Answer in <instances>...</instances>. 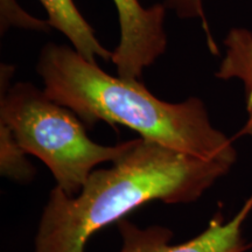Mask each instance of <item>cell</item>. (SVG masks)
<instances>
[{
    "instance_id": "cell-1",
    "label": "cell",
    "mask_w": 252,
    "mask_h": 252,
    "mask_svg": "<svg viewBox=\"0 0 252 252\" xmlns=\"http://www.w3.org/2000/svg\"><path fill=\"white\" fill-rule=\"evenodd\" d=\"M96 168L81 191L69 196L55 187L43 208L35 252H84L91 236L153 202L196 201L226 175L231 163L208 160L144 138L111 162Z\"/></svg>"
},
{
    "instance_id": "cell-2",
    "label": "cell",
    "mask_w": 252,
    "mask_h": 252,
    "mask_svg": "<svg viewBox=\"0 0 252 252\" xmlns=\"http://www.w3.org/2000/svg\"><path fill=\"white\" fill-rule=\"evenodd\" d=\"M36 69L47 96L76 113L87 127L99 122L123 125L144 139L203 159L231 165L237 160L232 140L212 125L200 98L159 99L139 80L111 76L64 45L43 47Z\"/></svg>"
},
{
    "instance_id": "cell-3",
    "label": "cell",
    "mask_w": 252,
    "mask_h": 252,
    "mask_svg": "<svg viewBox=\"0 0 252 252\" xmlns=\"http://www.w3.org/2000/svg\"><path fill=\"white\" fill-rule=\"evenodd\" d=\"M15 67H0V123L11 128L27 154L36 157L54 176L56 187L69 196L81 191L96 167L117 160L131 140L113 146L94 143L76 113L30 83L11 86Z\"/></svg>"
},
{
    "instance_id": "cell-4",
    "label": "cell",
    "mask_w": 252,
    "mask_h": 252,
    "mask_svg": "<svg viewBox=\"0 0 252 252\" xmlns=\"http://www.w3.org/2000/svg\"><path fill=\"white\" fill-rule=\"evenodd\" d=\"M252 212V194L231 220L217 213L196 237L171 244L173 231L162 225L139 228L123 219L117 223L123 245L119 252H245L252 248L243 236V225Z\"/></svg>"
},
{
    "instance_id": "cell-5",
    "label": "cell",
    "mask_w": 252,
    "mask_h": 252,
    "mask_svg": "<svg viewBox=\"0 0 252 252\" xmlns=\"http://www.w3.org/2000/svg\"><path fill=\"white\" fill-rule=\"evenodd\" d=\"M118 12L121 40L111 61L119 77L139 80L167 48L165 4L144 7L139 0H113Z\"/></svg>"
},
{
    "instance_id": "cell-6",
    "label": "cell",
    "mask_w": 252,
    "mask_h": 252,
    "mask_svg": "<svg viewBox=\"0 0 252 252\" xmlns=\"http://www.w3.org/2000/svg\"><path fill=\"white\" fill-rule=\"evenodd\" d=\"M48 15L50 27L55 28L70 41L72 48L89 62L97 59L109 61L112 53L99 42L94 31L81 14L74 0H39Z\"/></svg>"
},
{
    "instance_id": "cell-7",
    "label": "cell",
    "mask_w": 252,
    "mask_h": 252,
    "mask_svg": "<svg viewBox=\"0 0 252 252\" xmlns=\"http://www.w3.org/2000/svg\"><path fill=\"white\" fill-rule=\"evenodd\" d=\"M225 56L215 76L220 80L239 78L244 83L248 119L236 137L252 138V33L245 28H232L224 40Z\"/></svg>"
},
{
    "instance_id": "cell-8",
    "label": "cell",
    "mask_w": 252,
    "mask_h": 252,
    "mask_svg": "<svg viewBox=\"0 0 252 252\" xmlns=\"http://www.w3.org/2000/svg\"><path fill=\"white\" fill-rule=\"evenodd\" d=\"M0 173L11 180L26 184L34 179L35 169L27 153L15 140L11 128L0 123Z\"/></svg>"
},
{
    "instance_id": "cell-9",
    "label": "cell",
    "mask_w": 252,
    "mask_h": 252,
    "mask_svg": "<svg viewBox=\"0 0 252 252\" xmlns=\"http://www.w3.org/2000/svg\"><path fill=\"white\" fill-rule=\"evenodd\" d=\"M9 28H23V30L47 32L50 25L48 20H41L32 17L18 4L17 0H0V30L1 35Z\"/></svg>"
},
{
    "instance_id": "cell-10",
    "label": "cell",
    "mask_w": 252,
    "mask_h": 252,
    "mask_svg": "<svg viewBox=\"0 0 252 252\" xmlns=\"http://www.w3.org/2000/svg\"><path fill=\"white\" fill-rule=\"evenodd\" d=\"M165 6L167 8L173 9L176 15L181 19H200L207 35V43L210 52L214 55L219 54L216 42L210 33L206 15H204L202 0H165Z\"/></svg>"
}]
</instances>
